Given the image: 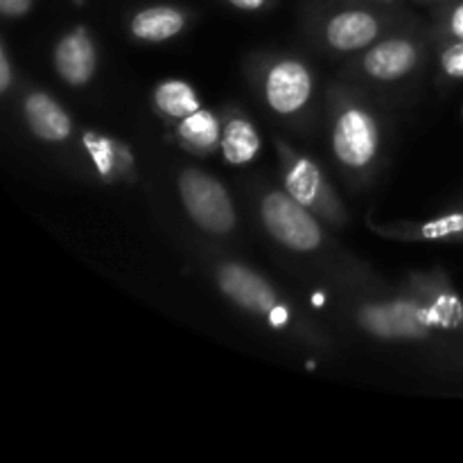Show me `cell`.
I'll return each instance as SVG.
<instances>
[{"instance_id":"obj_12","label":"cell","mask_w":463,"mask_h":463,"mask_svg":"<svg viewBox=\"0 0 463 463\" xmlns=\"http://www.w3.org/2000/svg\"><path fill=\"white\" fill-rule=\"evenodd\" d=\"M23 118L34 138L43 143H66L72 136V118L45 90H27L23 98Z\"/></svg>"},{"instance_id":"obj_18","label":"cell","mask_w":463,"mask_h":463,"mask_svg":"<svg viewBox=\"0 0 463 463\" xmlns=\"http://www.w3.org/2000/svg\"><path fill=\"white\" fill-rule=\"evenodd\" d=\"M152 102L158 116L163 120L172 122V125H176L179 120L188 118L190 113L199 111L203 107L194 86L190 81L179 80V77H167V80L158 81L154 86Z\"/></svg>"},{"instance_id":"obj_19","label":"cell","mask_w":463,"mask_h":463,"mask_svg":"<svg viewBox=\"0 0 463 463\" xmlns=\"http://www.w3.org/2000/svg\"><path fill=\"white\" fill-rule=\"evenodd\" d=\"M439 68L446 80H463V41H443L441 52H439Z\"/></svg>"},{"instance_id":"obj_2","label":"cell","mask_w":463,"mask_h":463,"mask_svg":"<svg viewBox=\"0 0 463 463\" xmlns=\"http://www.w3.org/2000/svg\"><path fill=\"white\" fill-rule=\"evenodd\" d=\"M280 158V176L283 188L297 199L298 203L315 213L321 222L330 226H344L348 222L346 208L330 185L328 176L319 167L315 158L298 152L285 140H276Z\"/></svg>"},{"instance_id":"obj_17","label":"cell","mask_w":463,"mask_h":463,"mask_svg":"<svg viewBox=\"0 0 463 463\" xmlns=\"http://www.w3.org/2000/svg\"><path fill=\"white\" fill-rule=\"evenodd\" d=\"M175 140L193 156H211L222 145V118L211 109H199L175 125Z\"/></svg>"},{"instance_id":"obj_8","label":"cell","mask_w":463,"mask_h":463,"mask_svg":"<svg viewBox=\"0 0 463 463\" xmlns=\"http://www.w3.org/2000/svg\"><path fill=\"white\" fill-rule=\"evenodd\" d=\"M384 18L369 7H342L321 25L326 45L335 52H360L371 48L384 34Z\"/></svg>"},{"instance_id":"obj_10","label":"cell","mask_w":463,"mask_h":463,"mask_svg":"<svg viewBox=\"0 0 463 463\" xmlns=\"http://www.w3.org/2000/svg\"><path fill=\"white\" fill-rule=\"evenodd\" d=\"M407 289L423 303L437 330H463V298L443 271H416L410 276Z\"/></svg>"},{"instance_id":"obj_7","label":"cell","mask_w":463,"mask_h":463,"mask_svg":"<svg viewBox=\"0 0 463 463\" xmlns=\"http://www.w3.org/2000/svg\"><path fill=\"white\" fill-rule=\"evenodd\" d=\"M258 89L267 109L280 118H298L315 98V75L297 57H269L260 66Z\"/></svg>"},{"instance_id":"obj_14","label":"cell","mask_w":463,"mask_h":463,"mask_svg":"<svg viewBox=\"0 0 463 463\" xmlns=\"http://www.w3.org/2000/svg\"><path fill=\"white\" fill-rule=\"evenodd\" d=\"M81 147L89 154L95 172L104 184L134 179V156H131L129 147L118 138L98 134V131H84Z\"/></svg>"},{"instance_id":"obj_15","label":"cell","mask_w":463,"mask_h":463,"mask_svg":"<svg viewBox=\"0 0 463 463\" xmlns=\"http://www.w3.org/2000/svg\"><path fill=\"white\" fill-rule=\"evenodd\" d=\"M375 233L393 240H419V242L463 244V211H450L425 222L373 226Z\"/></svg>"},{"instance_id":"obj_24","label":"cell","mask_w":463,"mask_h":463,"mask_svg":"<svg viewBox=\"0 0 463 463\" xmlns=\"http://www.w3.org/2000/svg\"><path fill=\"white\" fill-rule=\"evenodd\" d=\"M375 3H393V0H375Z\"/></svg>"},{"instance_id":"obj_25","label":"cell","mask_w":463,"mask_h":463,"mask_svg":"<svg viewBox=\"0 0 463 463\" xmlns=\"http://www.w3.org/2000/svg\"><path fill=\"white\" fill-rule=\"evenodd\" d=\"M425 3H432V0H425Z\"/></svg>"},{"instance_id":"obj_21","label":"cell","mask_w":463,"mask_h":463,"mask_svg":"<svg viewBox=\"0 0 463 463\" xmlns=\"http://www.w3.org/2000/svg\"><path fill=\"white\" fill-rule=\"evenodd\" d=\"M14 86V71H12V59H9L7 43H0V93L7 95Z\"/></svg>"},{"instance_id":"obj_1","label":"cell","mask_w":463,"mask_h":463,"mask_svg":"<svg viewBox=\"0 0 463 463\" xmlns=\"http://www.w3.org/2000/svg\"><path fill=\"white\" fill-rule=\"evenodd\" d=\"M335 161L351 176H369L378 165L383 129L375 113L351 95H339L333 109L330 129Z\"/></svg>"},{"instance_id":"obj_6","label":"cell","mask_w":463,"mask_h":463,"mask_svg":"<svg viewBox=\"0 0 463 463\" xmlns=\"http://www.w3.org/2000/svg\"><path fill=\"white\" fill-rule=\"evenodd\" d=\"M176 188L185 215L197 229L211 235L233 233L238 213L231 193L220 179L199 167H184L176 176Z\"/></svg>"},{"instance_id":"obj_20","label":"cell","mask_w":463,"mask_h":463,"mask_svg":"<svg viewBox=\"0 0 463 463\" xmlns=\"http://www.w3.org/2000/svg\"><path fill=\"white\" fill-rule=\"evenodd\" d=\"M439 32L443 41H463V0H457L446 9Z\"/></svg>"},{"instance_id":"obj_13","label":"cell","mask_w":463,"mask_h":463,"mask_svg":"<svg viewBox=\"0 0 463 463\" xmlns=\"http://www.w3.org/2000/svg\"><path fill=\"white\" fill-rule=\"evenodd\" d=\"M190 25V12L179 5H147L129 16L127 30L143 43H165L184 34Z\"/></svg>"},{"instance_id":"obj_11","label":"cell","mask_w":463,"mask_h":463,"mask_svg":"<svg viewBox=\"0 0 463 463\" xmlns=\"http://www.w3.org/2000/svg\"><path fill=\"white\" fill-rule=\"evenodd\" d=\"M54 72L72 89L90 84L98 72V45L86 25H75L63 32L52 48Z\"/></svg>"},{"instance_id":"obj_23","label":"cell","mask_w":463,"mask_h":463,"mask_svg":"<svg viewBox=\"0 0 463 463\" xmlns=\"http://www.w3.org/2000/svg\"><path fill=\"white\" fill-rule=\"evenodd\" d=\"M224 3H229L231 7L238 9V12H262V9L269 7L274 0H224Z\"/></svg>"},{"instance_id":"obj_16","label":"cell","mask_w":463,"mask_h":463,"mask_svg":"<svg viewBox=\"0 0 463 463\" xmlns=\"http://www.w3.org/2000/svg\"><path fill=\"white\" fill-rule=\"evenodd\" d=\"M262 147L256 125L238 109H229L222 118V145L220 152L229 165H249L258 158Z\"/></svg>"},{"instance_id":"obj_9","label":"cell","mask_w":463,"mask_h":463,"mask_svg":"<svg viewBox=\"0 0 463 463\" xmlns=\"http://www.w3.org/2000/svg\"><path fill=\"white\" fill-rule=\"evenodd\" d=\"M423 45L407 34L383 36L362 54L360 68L375 81H401L419 68Z\"/></svg>"},{"instance_id":"obj_22","label":"cell","mask_w":463,"mask_h":463,"mask_svg":"<svg viewBox=\"0 0 463 463\" xmlns=\"http://www.w3.org/2000/svg\"><path fill=\"white\" fill-rule=\"evenodd\" d=\"M34 5V0H0V14L9 21H18V18L27 16Z\"/></svg>"},{"instance_id":"obj_5","label":"cell","mask_w":463,"mask_h":463,"mask_svg":"<svg viewBox=\"0 0 463 463\" xmlns=\"http://www.w3.org/2000/svg\"><path fill=\"white\" fill-rule=\"evenodd\" d=\"M258 215L267 233L294 253L321 251L326 231L321 220L285 188H267L258 199Z\"/></svg>"},{"instance_id":"obj_4","label":"cell","mask_w":463,"mask_h":463,"mask_svg":"<svg viewBox=\"0 0 463 463\" xmlns=\"http://www.w3.org/2000/svg\"><path fill=\"white\" fill-rule=\"evenodd\" d=\"M355 319L366 335L380 342H425L439 333L430 312L410 289L392 298L360 303Z\"/></svg>"},{"instance_id":"obj_3","label":"cell","mask_w":463,"mask_h":463,"mask_svg":"<svg viewBox=\"0 0 463 463\" xmlns=\"http://www.w3.org/2000/svg\"><path fill=\"white\" fill-rule=\"evenodd\" d=\"M213 276L217 289L235 307L258 319H265L274 330H285L292 326V310L285 298L256 269L238 260H222L213 269Z\"/></svg>"}]
</instances>
